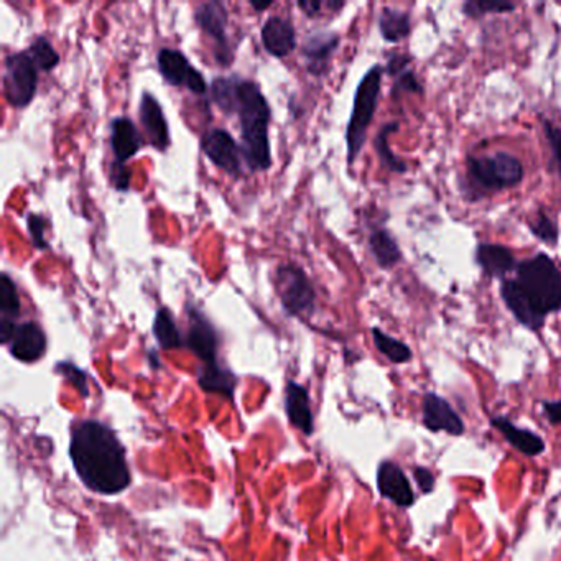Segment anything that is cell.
<instances>
[{
  "mask_svg": "<svg viewBox=\"0 0 561 561\" xmlns=\"http://www.w3.org/2000/svg\"><path fill=\"white\" fill-rule=\"evenodd\" d=\"M297 7L300 9L306 17L316 19L323 15V9H328L332 13H340L346 7V2H338V0H330V2H323V0H300L297 4Z\"/></svg>",
  "mask_w": 561,
  "mask_h": 561,
  "instance_id": "36",
  "label": "cell"
},
{
  "mask_svg": "<svg viewBox=\"0 0 561 561\" xmlns=\"http://www.w3.org/2000/svg\"><path fill=\"white\" fill-rule=\"evenodd\" d=\"M543 413L551 425H561V401H543Z\"/></svg>",
  "mask_w": 561,
  "mask_h": 561,
  "instance_id": "41",
  "label": "cell"
},
{
  "mask_svg": "<svg viewBox=\"0 0 561 561\" xmlns=\"http://www.w3.org/2000/svg\"><path fill=\"white\" fill-rule=\"evenodd\" d=\"M200 145L201 151L216 168L224 171L234 180L241 178L244 155L241 145H237L229 132L220 127L210 129L201 135Z\"/></svg>",
  "mask_w": 561,
  "mask_h": 561,
  "instance_id": "10",
  "label": "cell"
},
{
  "mask_svg": "<svg viewBox=\"0 0 561 561\" xmlns=\"http://www.w3.org/2000/svg\"><path fill=\"white\" fill-rule=\"evenodd\" d=\"M517 9L514 2H488V0H468L462 4V11L468 19L479 21L491 13H511Z\"/></svg>",
  "mask_w": 561,
  "mask_h": 561,
  "instance_id": "32",
  "label": "cell"
},
{
  "mask_svg": "<svg viewBox=\"0 0 561 561\" xmlns=\"http://www.w3.org/2000/svg\"><path fill=\"white\" fill-rule=\"evenodd\" d=\"M139 117H141L142 127L151 147L159 151H168L171 145L168 121L165 117L160 100L149 91L142 92Z\"/></svg>",
  "mask_w": 561,
  "mask_h": 561,
  "instance_id": "13",
  "label": "cell"
},
{
  "mask_svg": "<svg viewBox=\"0 0 561 561\" xmlns=\"http://www.w3.org/2000/svg\"><path fill=\"white\" fill-rule=\"evenodd\" d=\"M237 74L234 76H218L211 82V100L220 108L224 114L232 116L236 110V98H237Z\"/></svg>",
  "mask_w": 561,
  "mask_h": 561,
  "instance_id": "28",
  "label": "cell"
},
{
  "mask_svg": "<svg viewBox=\"0 0 561 561\" xmlns=\"http://www.w3.org/2000/svg\"><path fill=\"white\" fill-rule=\"evenodd\" d=\"M194 23L212 40L214 60L218 61L222 68H228L234 61V48L228 35L229 12L224 2L211 0L200 4L194 9Z\"/></svg>",
  "mask_w": 561,
  "mask_h": 561,
  "instance_id": "8",
  "label": "cell"
},
{
  "mask_svg": "<svg viewBox=\"0 0 561 561\" xmlns=\"http://www.w3.org/2000/svg\"><path fill=\"white\" fill-rule=\"evenodd\" d=\"M525 168L519 157L509 151H494L491 155L468 157L464 171V196L468 201L482 200L488 194L519 186Z\"/></svg>",
  "mask_w": 561,
  "mask_h": 561,
  "instance_id": "4",
  "label": "cell"
},
{
  "mask_svg": "<svg viewBox=\"0 0 561 561\" xmlns=\"http://www.w3.org/2000/svg\"><path fill=\"white\" fill-rule=\"evenodd\" d=\"M70 456L81 481L91 491L112 496L131 486L121 440L100 421H81L73 428Z\"/></svg>",
  "mask_w": 561,
  "mask_h": 561,
  "instance_id": "1",
  "label": "cell"
},
{
  "mask_svg": "<svg viewBox=\"0 0 561 561\" xmlns=\"http://www.w3.org/2000/svg\"><path fill=\"white\" fill-rule=\"evenodd\" d=\"M27 229L30 234L31 244L39 251H48L50 242L47 241V231L50 229V220L41 214L29 212L27 214Z\"/></svg>",
  "mask_w": 561,
  "mask_h": 561,
  "instance_id": "33",
  "label": "cell"
},
{
  "mask_svg": "<svg viewBox=\"0 0 561 561\" xmlns=\"http://www.w3.org/2000/svg\"><path fill=\"white\" fill-rule=\"evenodd\" d=\"M22 301L19 289L7 272L0 275V321L15 320L21 316Z\"/></svg>",
  "mask_w": 561,
  "mask_h": 561,
  "instance_id": "29",
  "label": "cell"
},
{
  "mask_svg": "<svg viewBox=\"0 0 561 561\" xmlns=\"http://www.w3.org/2000/svg\"><path fill=\"white\" fill-rule=\"evenodd\" d=\"M234 114L241 125V149L244 163L251 171H267L272 167V110L259 82L239 78Z\"/></svg>",
  "mask_w": 561,
  "mask_h": 561,
  "instance_id": "3",
  "label": "cell"
},
{
  "mask_svg": "<svg viewBox=\"0 0 561 561\" xmlns=\"http://www.w3.org/2000/svg\"><path fill=\"white\" fill-rule=\"evenodd\" d=\"M491 425L496 430L501 431L504 438L509 441L515 450H519L527 456H537L545 450V443L539 435L529 430H523V428H517L505 417L492 419Z\"/></svg>",
  "mask_w": 561,
  "mask_h": 561,
  "instance_id": "22",
  "label": "cell"
},
{
  "mask_svg": "<svg viewBox=\"0 0 561 561\" xmlns=\"http://www.w3.org/2000/svg\"><path fill=\"white\" fill-rule=\"evenodd\" d=\"M110 151L114 153V161L127 163L134 159L142 147L143 137L131 117H114L110 121Z\"/></svg>",
  "mask_w": 561,
  "mask_h": 561,
  "instance_id": "18",
  "label": "cell"
},
{
  "mask_svg": "<svg viewBox=\"0 0 561 561\" xmlns=\"http://www.w3.org/2000/svg\"><path fill=\"white\" fill-rule=\"evenodd\" d=\"M151 331L157 342L160 344L161 350L171 351V350H180L185 346V338L181 336L180 328L175 321V316L170 308L160 306L151 324Z\"/></svg>",
  "mask_w": 561,
  "mask_h": 561,
  "instance_id": "25",
  "label": "cell"
},
{
  "mask_svg": "<svg viewBox=\"0 0 561 561\" xmlns=\"http://www.w3.org/2000/svg\"><path fill=\"white\" fill-rule=\"evenodd\" d=\"M413 474H415V481L419 484L421 492L430 494L435 489V476L430 470H427L423 466H417V468H413Z\"/></svg>",
  "mask_w": 561,
  "mask_h": 561,
  "instance_id": "40",
  "label": "cell"
},
{
  "mask_svg": "<svg viewBox=\"0 0 561 561\" xmlns=\"http://www.w3.org/2000/svg\"><path fill=\"white\" fill-rule=\"evenodd\" d=\"M377 27L385 43L397 45L410 37L411 15L395 7H382L377 17Z\"/></svg>",
  "mask_w": 561,
  "mask_h": 561,
  "instance_id": "23",
  "label": "cell"
},
{
  "mask_svg": "<svg viewBox=\"0 0 561 561\" xmlns=\"http://www.w3.org/2000/svg\"><path fill=\"white\" fill-rule=\"evenodd\" d=\"M403 92H410V94H423L425 92V86L421 84L417 73L411 68L403 71L397 78H393L391 90L392 98H399Z\"/></svg>",
  "mask_w": 561,
  "mask_h": 561,
  "instance_id": "35",
  "label": "cell"
},
{
  "mask_svg": "<svg viewBox=\"0 0 561 561\" xmlns=\"http://www.w3.org/2000/svg\"><path fill=\"white\" fill-rule=\"evenodd\" d=\"M529 229L541 244L548 247H557L560 242V228L545 210L535 212V216L529 220Z\"/></svg>",
  "mask_w": 561,
  "mask_h": 561,
  "instance_id": "30",
  "label": "cell"
},
{
  "mask_svg": "<svg viewBox=\"0 0 561 561\" xmlns=\"http://www.w3.org/2000/svg\"><path fill=\"white\" fill-rule=\"evenodd\" d=\"M48 340L47 334L37 321H23L17 324L15 332L9 342V351L17 361L31 362L40 361L47 352Z\"/></svg>",
  "mask_w": 561,
  "mask_h": 561,
  "instance_id": "14",
  "label": "cell"
},
{
  "mask_svg": "<svg viewBox=\"0 0 561 561\" xmlns=\"http://www.w3.org/2000/svg\"><path fill=\"white\" fill-rule=\"evenodd\" d=\"M541 127H543V135L550 145L551 157L557 165V173L561 178V129L548 119H541Z\"/></svg>",
  "mask_w": 561,
  "mask_h": 561,
  "instance_id": "37",
  "label": "cell"
},
{
  "mask_svg": "<svg viewBox=\"0 0 561 561\" xmlns=\"http://www.w3.org/2000/svg\"><path fill=\"white\" fill-rule=\"evenodd\" d=\"M341 45V37L336 31H318L308 37L301 47L305 70L315 78L326 76L331 60Z\"/></svg>",
  "mask_w": 561,
  "mask_h": 561,
  "instance_id": "12",
  "label": "cell"
},
{
  "mask_svg": "<svg viewBox=\"0 0 561 561\" xmlns=\"http://www.w3.org/2000/svg\"><path fill=\"white\" fill-rule=\"evenodd\" d=\"M27 51H29V55H30V58L39 71L50 73L60 65V55H58V51L55 50V47L51 45L47 37H37L35 40L31 41Z\"/></svg>",
  "mask_w": 561,
  "mask_h": 561,
  "instance_id": "31",
  "label": "cell"
},
{
  "mask_svg": "<svg viewBox=\"0 0 561 561\" xmlns=\"http://www.w3.org/2000/svg\"><path fill=\"white\" fill-rule=\"evenodd\" d=\"M272 5H273V2H265V4L263 2H261V4L259 2H251V7L255 12L267 11V9H271Z\"/></svg>",
  "mask_w": 561,
  "mask_h": 561,
  "instance_id": "42",
  "label": "cell"
},
{
  "mask_svg": "<svg viewBox=\"0 0 561 561\" xmlns=\"http://www.w3.org/2000/svg\"><path fill=\"white\" fill-rule=\"evenodd\" d=\"M377 488L382 497L389 499L399 507H410L415 502L410 482L405 472L395 462H384L377 470Z\"/></svg>",
  "mask_w": 561,
  "mask_h": 561,
  "instance_id": "19",
  "label": "cell"
},
{
  "mask_svg": "<svg viewBox=\"0 0 561 561\" xmlns=\"http://www.w3.org/2000/svg\"><path fill=\"white\" fill-rule=\"evenodd\" d=\"M185 311L188 316V330H186V336H185V346L203 364L218 362L220 334L214 328L212 321L193 303H188L185 306Z\"/></svg>",
  "mask_w": 561,
  "mask_h": 561,
  "instance_id": "11",
  "label": "cell"
},
{
  "mask_svg": "<svg viewBox=\"0 0 561 561\" xmlns=\"http://www.w3.org/2000/svg\"><path fill=\"white\" fill-rule=\"evenodd\" d=\"M149 361H151V366L153 369H159V367H160V359H159L157 352L149 351Z\"/></svg>",
  "mask_w": 561,
  "mask_h": 561,
  "instance_id": "43",
  "label": "cell"
},
{
  "mask_svg": "<svg viewBox=\"0 0 561 561\" xmlns=\"http://www.w3.org/2000/svg\"><path fill=\"white\" fill-rule=\"evenodd\" d=\"M372 341L374 346L377 348V351L381 352L382 356H385L389 361L393 364H405V362L411 361L413 358V352H411L410 346L401 341V340H395L391 334L384 332L381 328L374 326L371 330Z\"/></svg>",
  "mask_w": 561,
  "mask_h": 561,
  "instance_id": "27",
  "label": "cell"
},
{
  "mask_svg": "<svg viewBox=\"0 0 561 561\" xmlns=\"http://www.w3.org/2000/svg\"><path fill=\"white\" fill-rule=\"evenodd\" d=\"M499 293L515 321L539 332L551 313L561 311V269L548 254L539 252L519 262L515 279L502 280Z\"/></svg>",
  "mask_w": 561,
  "mask_h": 561,
  "instance_id": "2",
  "label": "cell"
},
{
  "mask_svg": "<svg viewBox=\"0 0 561 561\" xmlns=\"http://www.w3.org/2000/svg\"><path fill=\"white\" fill-rule=\"evenodd\" d=\"M4 98L13 109H25L35 99L39 91V68L29 51L9 53L4 60L2 74Z\"/></svg>",
  "mask_w": 561,
  "mask_h": 561,
  "instance_id": "7",
  "label": "cell"
},
{
  "mask_svg": "<svg viewBox=\"0 0 561 561\" xmlns=\"http://www.w3.org/2000/svg\"><path fill=\"white\" fill-rule=\"evenodd\" d=\"M385 71L382 65H372L369 71L359 81L354 100H352L351 116L346 127V145H348V165L351 167L358 160L371 127L372 119L375 116L377 104L381 99L382 78Z\"/></svg>",
  "mask_w": 561,
  "mask_h": 561,
  "instance_id": "5",
  "label": "cell"
},
{
  "mask_svg": "<svg viewBox=\"0 0 561 561\" xmlns=\"http://www.w3.org/2000/svg\"><path fill=\"white\" fill-rule=\"evenodd\" d=\"M401 129V124L399 122H387L384 124L375 139H374V151L377 153L379 160H381L382 167L385 170L392 171V173H399V175H405L409 171L407 163L399 159L393 151H392L391 145H389V137L392 134Z\"/></svg>",
  "mask_w": 561,
  "mask_h": 561,
  "instance_id": "26",
  "label": "cell"
},
{
  "mask_svg": "<svg viewBox=\"0 0 561 561\" xmlns=\"http://www.w3.org/2000/svg\"><path fill=\"white\" fill-rule=\"evenodd\" d=\"M275 291L289 316L310 318L316 310L315 285L306 272L295 263H280L277 267Z\"/></svg>",
  "mask_w": 561,
  "mask_h": 561,
  "instance_id": "6",
  "label": "cell"
},
{
  "mask_svg": "<svg viewBox=\"0 0 561 561\" xmlns=\"http://www.w3.org/2000/svg\"><path fill=\"white\" fill-rule=\"evenodd\" d=\"M262 45L273 58H287L297 48V31L290 21L273 15L261 29Z\"/></svg>",
  "mask_w": 561,
  "mask_h": 561,
  "instance_id": "17",
  "label": "cell"
},
{
  "mask_svg": "<svg viewBox=\"0 0 561 561\" xmlns=\"http://www.w3.org/2000/svg\"><path fill=\"white\" fill-rule=\"evenodd\" d=\"M474 261L486 277L499 279L501 281L505 280L511 272L517 271L519 265L517 257L509 247L492 242H481L476 246Z\"/></svg>",
  "mask_w": 561,
  "mask_h": 561,
  "instance_id": "15",
  "label": "cell"
},
{
  "mask_svg": "<svg viewBox=\"0 0 561 561\" xmlns=\"http://www.w3.org/2000/svg\"><path fill=\"white\" fill-rule=\"evenodd\" d=\"M411 60H413L411 55L401 53V51H392L391 55L387 56V63H385V66H384V71H385V74H389L391 78H397L403 71H407L410 68Z\"/></svg>",
  "mask_w": 561,
  "mask_h": 561,
  "instance_id": "39",
  "label": "cell"
},
{
  "mask_svg": "<svg viewBox=\"0 0 561 561\" xmlns=\"http://www.w3.org/2000/svg\"><path fill=\"white\" fill-rule=\"evenodd\" d=\"M55 371L58 372L61 377H65L66 381L70 382L74 389H78L82 397L90 395V391H88V374L80 369L76 364H73L70 361H61L56 364Z\"/></svg>",
  "mask_w": 561,
  "mask_h": 561,
  "instance_id": "34",
  "label": "cell"
},
{
  "mask_svg": "<svg viewBox=\"0 0 561 561\" xmlns=\"http://www.w3.org/2000/svg\"><path fill=\"white\" fill-rule=\"evenodd\" d=\"M423 425L430 431H446L454 436L464 433V423L452 405L436 393H427L423 399Z\"/></svg>",
  "mask_w": 561,
  "mask_h": 561,
  "instance_id": "16",
  "label": "cell"
},
{
  "mask_svg": "<svg viewBox=\"0 0 561 561\" xmlns=\"http://www.w3.org/2000/svg\"><path fill=\"white\" fill-rule=\"evenodd\" d=\"M198 384L208 393H220L232 399L237 385V377L228 367H222L220 362H212L203 364L198 374Z\"/></svg>",
  "mask_w": 561,
  "mask_h": 561,
  "instance_id": "24",
  "label": "cell"
},
{
  "mask_svg": "<svg viewBox=\"0 0 561 561\" xmlns=\"http://www.w3.org/2000/svg\"><path fill=\"white\" fill-rule=\"evenodd\" d=\"M157 66L167 84L175 88H186L196 96L206 94L210 86L204 74L196 70L188 56L178 48H161L157 53Z\"/></svg>",
  "mask_w": 561,
  "mask_h": 561,
  "instance_id": "9",
  "label": "cell"
},
{
  "mask_svg": "<svg viewBox=\"0 0 561 561\" xmlns=\"http://www.w3.org/2000/svg\"><path fill=\"white\" fill-rule=\"evenodd\" d=\"M369 251L382 271H391L403 261L401 246L389 229L377 228L369 234Z\"/></svg>",
  "mask_w": 561,
  "mask_h": 561,
  "instance_id": "21",
  "label": "cell"
},
{
  "mask_svg": "<svg viewBox=\"0 0 561 561\" xmlns=\"http://www.w3.org/2000/svg\"><path fill=\"white\" fill-rule=\"evenodd\" d=\"M285 411L289 421L295 428L303 431L305 435L313 433L315 423L311 413L310 395L308 391L297 382L289 381L285 387Z\"/></svg>",
  "mask_w": 561,
  "mask_h": 561,
  "instance_id": "20",
  "label": "cell"
},
{
  "mask_svg": "<svg viewBox=\"0 0 561 561\" xmlns=\"http://www.w3.org/2000/svg\"><path fill=\"white\" fill-rule=\"evenodd\" d=\"M131 171L125 167V163L112 161L109 167V181L112 188L121 193L131 190Z\"/></svg>",
  "mask_w": 561,
  "mask_h": 561,
  "instance_id": "38",
  "label": "cell"
}]
</instances>
